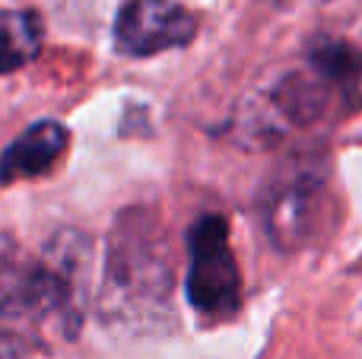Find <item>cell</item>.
<instances>
[{
  "mask_svg": "<svg viewBox=\"0 0 362 359\" xmlns=\"http://www.w3.org/2000/svg\"><path fill=\"white\" fill-rule=\"evenodd\" d=\"M318 201H321V178L293 175V182L276 188V194L267 204L270 235L283 248H293L296 242H302V235L312 229Z\"/></svg>",
  "mask_w": 362,
  "mask_h": 359,
  "instance_id": "8992f818",
  "label": "cell"
},
{
  "mask_svg": "<svg viewBox=\"0 0 362 359\" xmlns=\"http://www.w3.org/2000/svg\"><path fill=\"white\" fill-rule=\"evenodd\" d=\"M45 25L35 10H4L0 13V76L25 67L42 51Z\"/></svg>",
  "mask_w": 362,
  "mask_h": 359,
  "instance_id": "52a82bcc",
  "label": "cell"
},
{
  "mask_svg": "<svg viewBox=\"0 0 362 359\" xmlns=\"http://www.w3.org/2000/svg\"><path fill=\"white\" fill-rule=\"evenodd\" d=\"M146 242H150L146 235H140L137 242L124 239V245L112 252V261H108V286L115 290L118 302L165 296L169 271H165L163 258L150 252Z\"/></svg>",
  "mask_w": 362,
  "mask_h": 359,
  "instance_id": "5b68a950",
  "label": "cell"
},
{
  "mask_svg": "<svg viewBox=\"0 0 362 359\" xmlns=\"http://www.w3.org/2000/svg\"><path fill=\"white\" fill-rule=\"evenodd\" d=\"M197 35V19L175 0H127L115 19V48L127 57H150L185 48Z\"/></svg>",
  "mask_w": 362,
  "mask_h": 359,
  "instance_id": "3957f363",
  "label": "cell"
},
{
  "mask_svg": "<svg viewBox=\"0 0 362 359\" xmlns=\"http://www.w3.org/2000/svg\"><path fill=\"white\" fill-rule=\"evenodd\" d=\"M83 258L76 252H54L35 261L0 233V315L13 322H61L76 328L80 318Z\"/></svg>",
  "mask_w": 362,
  "mask_h": 359,
  "instance_id": "6da1fadb",
  "label": "cell"
},
{
  "mask_svg": "<svg viewBox=\"0 0 362 359\" xmlns=\"http://www.w3.org/2000/svg\"><path fill=\"white\" fill-rule=\"evenodd\" d=\"M67 146V127L57 124V121H35L0 156V184L19 182V178H45L64 159Z\"/></svg>",
  "mask_w": 362,
  "mask_h": 359,
  "instance_id": "277c9868",
  "label": "cell"
},
{
  "mask_svg": "<svg viewBox=\"0 0 362 359\" xmlns=\"http://www.w3.org/2000/svg\"><path fill=\"white\" fill-rule=\"evenodd\" d=\"M312 67H315V76L327 83H350L359 76L362 70V57L353 45L346 42H337V38H325L312 48Z\"/></svg>",
  "mask_w": 362,
  "mask_h": 359,
  "instance_id": "ba28073f",
  "label": "cell"
},
{
  "mask_svg": "<svg viewBox=\"0 0 362 359\" xmlns=\"http://www.w3.org/2000/svg\"><path fill=\"white\" fill-rule=\"evenodd\" d=\"M0 359H23L19 356V343L6 331H0Z\"/></svg>",
  "mask_w": 362,
  "mask_h": 359,
  "instance_id": "9c48e42d",
  "label": "cell"
},
{
  "mask_svg": "<svg viewBox=\"0 0 362 359\" xmlns=\"http://www.w3.org/2000/svg\"><path fill=\"white\" fill-rule=\"evenodd\" d=\"M187 299L206 318H229L242 305V277L229 245V226L223 216L206 213L187 233Z\"/></svg>",
  "mask_w": 362,
  "mask_h": 359,
  "instance_id": "7a4b0ae2",
  "label": "cell"
}]
</instances>
